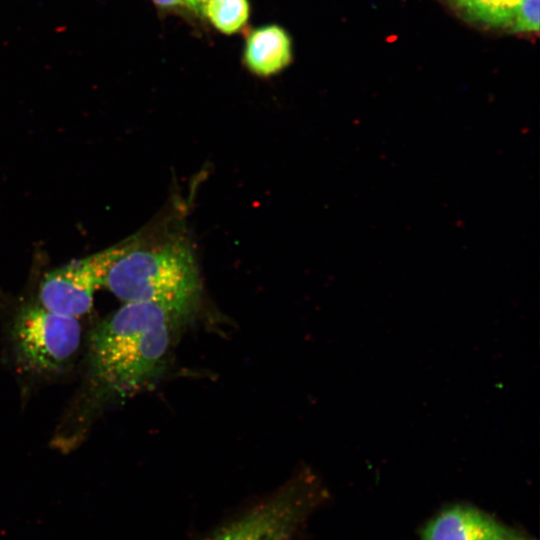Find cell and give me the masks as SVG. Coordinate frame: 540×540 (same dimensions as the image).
Segmentation results:
<instances>
[{
	"label": "cell",
	"mask_w": 540,
	"mask_h": 540,
	"mask_svg": "<svg viewBox=\"0 0 540 540\" xmlns=\"http://www.w3.org/2000/svg\"><path fill=\"white\" fill-rule=\"evenodd\" d=\"M16 360L37 375L61 371L73 359L81 342L78 318L28 304L16 313L11 327Z\"/></svg>",
	"instance_id": "cell-4"
},
{
	"label": "cell",
	"mask_w": 540,
	"mask_h": 540,
	"mask_svg": "<svg viewBox=\"0 0 540 540\" xmlns=\"http://www.w3.org/2000/svg\"><path fill=\"white\" fill-rule=\"evenodd\" d=\"M291 58L290 37L277 25L258 28L247 39L244 60L247 67L258 75L269 76L279 72Z\"/></svg>",
	"instance_id": "cell-7"
},
{
	"label": "cell",
	"mask_w": 540,
	"mask_h": 540,
	"mask_svg": "<svg viewBox=\"0 0 540 540\" xmlns=\"http://www.w3.org/2000/svg\"><path fill=\"white\" fill-rule=\"evenodd\" d=\"M323 496L320 481L305 468L226 523L209 540H298L308 516Z\"/></svg>",
	"instance_id": "cell-3"
},
{
	"label": "cell",
	"mask_w": 540,
	"mask_h": 540,
	"mask_svg": "<svg viewBox=\"0 0 540 540\" xmlns=\"http://www.w3.org/2000/svg\"><path fill=\"white\" fill-rule=\"evenodd\" d=\"M508 535L490 515L464 504L443 509L421 530L422 540H494Z\"/></svg>",
	"instance_id": "cell-6"
},
{
	"label": "cell",
	"mask_w": 540,
	"mask_h": 540,
	"mask_svg": "<svg viewBox=\"0 0 540 540\" xmlns=\"http://www.w3.org/2000/svg\"><path fill=\"white\" fill-rule=\"evenodd\" d=\"M219 31L232 34L237 32L249 17L248 0H213L202 11Z\"/></svg>",
	"instance_id": "cell-9"
},
{
	"label": "cell",
	"mask_w": 540,
	"mask_h": 540,
	"mask_svg": "<svg viewBox=\"0 0 540 540\" xmlns=\"http://www.w3.org/2000/svg\"><path fill=\"white\" fill-rule=\"evenodd\" d=\"M213 0H185V5L195 12L202 14L205 6Z\"/></svg>",
	"instance_id": "cell-11"
},
{
	"label": "cell",
	"mask_w": 540,
	"mask_h": 540,
	"mask_svg": "<svg viewBox=\"0 0 540 540\" xmlns=\"http://www.w3.org/2000/svg\"><path fill=\"white\" fill-rule=\"evenodd\" d=\"M156 5L160 7H176L185 5V0H152Z\"/></svg>",
	"instance_id": "cell-12"
},
{
	"label": "cell",
	"mask_w": 540,
	"mask_h": 540,
	"mask_svg": "<svg viewBox=\"0 0 540 540\" xmlns=\"http://www.w3.org/2000/svg\"><path fill=\"white\" fill-rule=\"evenodd\" d=\"M516 540V539H515ZM517 540H523V539H517Z\"/></svg>",
	"instance_id": "cell-14"
},
{
	"label": "cell",
	"mask_w": 540,
	"mask_h": 540,
	"mask_svg": "<svg viewBox=\"0 0 540 540\" xmlns=\"http://www.w3.org/2000/svg\"><path fill=\"white\" fill-rule=\"evenodd\" d=\"M467 20L490 27L510 28L520 0H447Z\"/></svg>",
	"instance_id": "cell-8"
},
{
	"label": "cell",
	"mask_w": 540,
	"mask_h": 540,
	"mask_svg": "<svg viewBox=\"0 0 540 540\" xmlns=\"http://www.w3.org/2000/svg\"><path fill=\"white\" fill-rule=\"evenodd\" d=\"M494 540H515V539H512L511 536H504V537H501V538H497V539H494Z\"/></svg>",
	"instance_id": "cell-13"
},
{
	"label": "cell",
	"mask_w": 540,
	"mask_h": 540,
	"mask_svg": "<svg viewBox=\"0 0 540 540\" xmlns=\"http://www.w3.org/2000/svg\"><path fill=\"white\" fill-rule=\"evenodd\" d=\"M124 303L164 307L177 320L189 315L200 297L193 251L178 232L137 234L119 243L104 283Z\"/></svg>",
	"instance_id": "cell-2"
},
{
	"label": "cell",
	"mask_w": 540,
	"mask_h": 540,
	"mask_svg": "<svg viewBox=\"0 0 540 540\" xmlns=\"http://www.w3.org/2000/svg\"><path fill=\"white\" fill-rule=\"evenodd\" d=\"M516 33L539 31V0H520L509 28Z\"/></svg>",
	"instance_id": "cell-10"
},
{
	"label": "cell",
	"mask_w": 540,
	"mask_h": 540,
	"mask_svg": "<svg viewBox=\"0 0 540 540\" xmlns=\"http://www.w3.org/2000/svg\"><path fill=\"white\" fill-rule=\"evenodd\" d=\"M118 252L119 244L48 273L39 287V304L51 312L74 318L88 313Z\"/></svg>",
	"instance_id": "cell-5"
},
{
	"label": "cell",
	"mask_w": 540,
	"mask_h": 540,
	"mask_svg": "<svg viewBox=\"0 0 540 540\" xmlns=\"http://www.w3.org/2000/svg\"><path fill=\"white\" fill-rule=\"evenodd\" d=\"M175 320L158 304L128 302L99 323L88 346L97 395L123 398L154 384L166 368Z\"/></svg>",
	"instance_id": "cell-1"
}]
</instances>
